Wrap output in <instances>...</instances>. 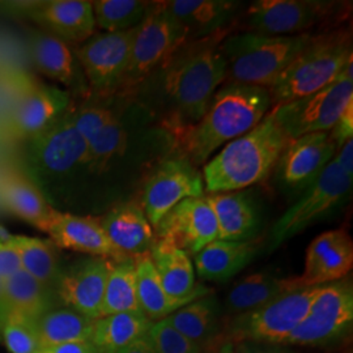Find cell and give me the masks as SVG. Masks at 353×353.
Listing matches in <instances>:
<instances>
[{
  "instance_id": "obj_26",
  "label": "cell",
  "mask_w": 353,
  "mask_h": 353,
  "mask_svg": "<svg viewBox=\"0 0 353 353\" xmlns=\"http://www.w3.org/2000/svg\"><path fill=\"white\" fill-rule=\"evenodd\" d=\"M256 250L258 243L252 240H216L194 255V268L203 280L227 281L252 262Z\"/></svg>"
},
{
  "instance_id": "obj_21",
  "label": "cell",
  "mask_w": 353,
  "mask_h": 353,
  "mask_svg": "<svg viewBox=\"0 0 353 353\" xmlns=\"http://www.w3.org/2000/svg\"><path fill=\"white\" fill-rule=\"evenodd\" d=\"M353 267V241L341 229L323 232L310 242L300 276L306 287H318L347 278Z\"/></svg>"
},
{
  "instance_id": "obj_49",
  "label": "cell",
  "mask_w": 353,
  "mask_h": 353,
  "mask_svg": "<svg viewBox=\"0 0 353 353\" xmlns=\"http://www.w3.org/2000/svg\"><path fill=\"white\" fill-rule=\"evenodd\" d=\"M217 353H236L233 351V345L230 343H227L224 345L220 347V350L217 351Z\"/></svg>"
},
{
  "instance_id": "obj_37",
  "label": "cell",
  "mask_w": 353,
  "mask_h": 353,
  "mask_svg": "<svg viewBox=\"0 0 353 353\" xmlns=\"http://www.w3.org/2000/svg\"><path fill=\"white\" fill-rule=\"evenodd\" d=\"M153 1L143 0H96L92 1L96 28L105 33H121L135 29L151 11Z\"/></svg>"
},
{
  "instance_id": "obj_18",
  "label": "cell",
  "mask_w": 353,
  "mask_h": 353,
  "mask_svg": "<svg viewBox=\"0 0 353 353\" xmlns=\"http://www.w3.org/2000/svg\"><path fill=\"white\" fill-rule=\"evenodd\" d=\"M71 106L68 90L49 84H34L26 89L13 106L7 132L13 139H30Z\"/></svg>"
},
{
  "instance_id": "obj_34",
  "label": "cell",
  "mask_w": 353,
  "mask_h": 353,
  "mask_svg": "<svg viewBox=\"0 0 353 353\" xmlns=\"http://www.w3.org/2000/svg\"><path fill=\"white\" fill-rule=\"evenodd\" d=\"M135 280L140 312L152 323L163 321L179 307L192 303L176 301L168 296L156 272V268L152 263L150 252L135 258Z\"/></svg>"
},
{
  "instance_id": "obj_23",
  "label": "cell",
  "mask_w": 353,
  "mask_h": 353,
  "mask_svg": "<svg viewBox=\"0 0 353 353\" xmlns=\"http://www.w3.org/2000/svg\"><path fill=\"white\" fill-rule=\"evenodd\" d=\"M101 227L114 248L127 258L148 254L156 240L154 232L141 205L122 203L100 217Z\"/></svg>"
},
{
  "instance_id": "obj_16",
  "label": "cell",
  "mask_w": 353,
  "mask_h": 353,
  "mask_svg": "<svg viewBox=\"0 0 353 353\" xmlns=\"http://www.w3.org/2000/svg\"><path fill=\"white\" fill-rule=\"evenodd\" d=\"M338 151L330 132H314L290 140L279 159L278 178L285 189L305 191Z\"/></svg>"
},
{
  "instance_id": "obj_3",
  "label": "cell",
  "mask_w": 353,
  "mask_h": 353,
  "mask_svg": "<svg viewBox=\"0 0 353 353\" xmlns=\"http://www.w3.org/2000/svg\"><path fill=\"white\" fill-rule=\"evenodd\" d=\"M290 141L271 110L259 125L228 143L203 165L204 191H241L265 181Z\"/></svg>"
},
{
  "instance_id": "obj_7",
  "label": "cell",
  "mask_w": 353,
  "mask_h": 353,
  "mask_svg": "<svg viewBox=\"0 0 353 353\" xmlns=\"http://www.w3.org/2000/svg\"><path fill=\"white\" fill-rule=\"evenodd\" d=\"M352 183L353 178L345 176L332 159L301 198L275 223L271 232V250L336 211L350 199Z\"/></svg>"
},
{
  "instance_id": "obj_8",
  "label": "cell",
  "mask_w": 353,
  "mask_h": 353,
  "mask_svg": "<svg viewBox=\"0 0 353 353\" xmlns=\"http://www.w3.org/2000/svg\"><path fill=\"white\" fill-rule=\"evenodd\" d=\"M353 101V63L325 88L272 108L290 139L330 132L343 110Z\"/></svg>"
},
{
  "instance_id": "obj_30",
  "label": "cell",
  "mask_w": 353,
  "mask_h": 353,
  "mask_svg": "<svg viewBox=\"0 0 353 353\" xmlns=\"http://www.w3.org/2000/svg\"><path fill=\"white\" fill-rule=\"evenodd\" d=\"M55 296L52 288L20 271L6 281V313L34 323L39 316L55 307Z\"/></svg>"
},
{
  "instance_id": "obj_12",
  "label": "cell",
  "mask_w": 353,
  "mask_h": 353,
  "mask_svg": "<svg viewBox=\"0 0 353 353\" xmlns=\"http://www.w3.org/2000/svg\"><path fill=\"white\" fill-rule=\"evenodd\" d=\"M204 195L202 173L181 154L165 159L144 183L141 208L152 228L185 199Z\"/></svg>"
},
{
  "instance_id": "obj_44",
  "label": "cell",
  "mask_w": 353,
  "mask_h": 353,
  "mask_svg": "<svg viewBox=\"0 0 353 353\" xmlns=\"http://www.w3.org/2000/svg\"><path fill=\"white\" fill-rule=\"evenodd\" d=\"M34 353H101L100 350L92 341H79V343H63L41 347Z\"/></svg>"
},
{
  "instance_id": "obj_5",
  "label": "cell",
  "mask_w": 353,
  "mask_h": 353,
  "mask_svg": "<svg viewBox=\"0 0 353 353\" xmlns=\"http://www.w3.org/2000/svg\"><path fill=\"white\" fill-rule=\"evenodd\" d=\"M313 37L310 33L280 37L254 32L228 34L221 42L228 79L268 89Z\"/></svg>"
},
{
  "instance_id": "obj_46",
  "label": "cell",
  "mask_w": 353,
  "mask_h": 353,
  "mask_svg": "<svg viewBox=\"0 0 353 353\" xmlns=\"http://www.w3.org/2000/svg\"><path fill=\"white\" fill-rule=\"evenodd\" d=\"M118 353H157L156 348L153 345L150 334L143 336L139 341L132 343L131 345H128L125 350H122L121 352Z\"/></svg>"
},
{
  "instance_id": "obj_24",
  "label": "cell",
  "mask_w": 353,
  "mask_h": 353,
  "mask_svg": "<svg viewBox=\"0 0 353 353\" xmlns=\"http://www.w3.org/2000/svg\"><path fill=\"white\" fill-rule=\"evenodd\" d=\"M152 263L168 296L176 301H194L211 293L196 283L189 254L164 240L156 239L150 250Z\"/></svg>"
},
{
  "instance_id": "obj_11",
  "label": "cell",
  "mask_w": 353,
  "mask_h": 353,
  "mask_svg": "<svg viewBox=\"0 0 353 353\" xmlns=\"http://www.w3.org/2000/svg\"><path fill=\"white\" fill-rule=\"evenodd\" d=\"M135 29L121 33H94L74 48L89 92L99 99L118 93L126 74Z\"/></svg>"
},
{
  "instance_id": "obj_9",
  "label": "cell",
  "mask_w": 353,
  "mask_h": 353,
  "mask_svg": "<svg viewBox=\"0 0 353 353\" xmlns=\"http://www.w3.org/2000/svg\"><path fill=\"white\" fill-rule=\"evenodd\" d=\"M321 285L305 287L283 294L263 306L234 316L228 335L230 341L256 344H281L307 316Z\"/></svg>"
},
{
  "instance_id": "obj_15",
  "label": "cell",
  "mask_w": 353,
  "mask_h": 353,
  "mask_svg": "<svg viewBox=\"0 0 353 353\" xmlns=\"http://www.w3.org/2000/svg\"><path fill=\"white\" fill-rule=\"evenodd\" d=\"M330 7L326 1L259 0L246 13L248 26L263 36L303 34L327 16Z\"/></svg>"
},
{
  "instance_id": "obj_6",
  "label": "cell",
  "mask_w": 353,
  "mask_h": 353,
  "mask_svg": "<svg viewBox=\"0 0 353 353\" xmlns=\"http://www.w3.org/2000/svg\"><path fill=\"white\" fill-rule=\"evenodd\" d=\"M186 41H189L186 29L169 12L164 1H153L151 11L137 28L126 74L118 93L122 96L137 93L140 85Z\"/></svg>"
},
{
  "instance_id": "obj_33",
  "label": "cell",
  "mask_w": 353,
  "mask_h": 353,
  "mask_svg": "<svg viewBox=\"0 0 353 353\" xmlns=\"http://www.w3.org/2000/svg\"><path fill=\"white\" fill-rule=\"evenodd\" d=\"M34 328L39 348L63 343L90 341L94 319L67 306L52 307L38 318Z\"/></svg>"
},
{
  "instance_id": "obj_4",
  "label": "cell",
  "mask_w": 353,
  "mask_h": 353,
  "mask_svg": "<svg viewBox=\"0 0 353 353\" xmlns=\"http://www.w3.org/2000/svg\"><path fill=\"white\" fill-rule=\"evenodd\" d=\"M352 63L351 32L343 29L313 37L268 88L272 108L325 88Z\"/></svg>"
},
{
  "instance_id": "obj_32",
  "label": "cell",
  "mask_w": 353,
  "mask_h": 353,
  "mask_svg": "<svg viewBox=\"0 0 353 353\" xmlns=\"http://www.w3.org/2000/svg\"><path fill=\"white\" fill-rule=\"evenodd\" d=\"M219 303L212 293L179 307L165 318L170 326L201 350L214 341L219 326Z\"/></svg>"
},
{
  "instance_id": "obj_27",
  "label": "cell",
  "mask_w": 353,
  "mask_h": 353,
  "mask_svg": "<svg viewBox=\"0 0 353 353\" xmlns=\"http://www.w3.org/2000/svg\"><path fill=\"white\" fill-rule=\"evenodd\" d=\"M305 287L300 276L281 278L271 272H256L242 279L229 290L225 307L229 314L240 316Z\"/></svg>"
},
{
  "instance_id": "obj_10",
  "label": "cell",
  "mask_w": 353,
  "mask_h": 353,
  "mask_svg": "<svg viewBox=\"0 0 353 353\" xmlns=\"http://www.w3.org/2000/svg\"><path fill=\"white\" fill-rule=\"evenodd\" d=\"M352 280L341 279L321 285L307 316L281 345L321 347L344 338L352 328Z\"/></svg>"
},
{
  "instance_id": "obj_13",
  "label": "cell",
  "mask_w": 353,
  "mask_h": 353,
  "mask_svg": "<svg viewBox=\"0 0 353 353\" xmlns=\"http://www.w3.org/2000/svg\"><path fill=\"white\" fill-rule=\"evenodd\" d=\"M29 140V160L34 170L62 178L87 166L88 144L72 122L70 109Z\"/></svg>"
},
{
  "instance_id": "obj_25",
  "label": "cell",
  "mask_w": 353,
  "mask_h": 353,
  "mask_svg": "<svg viewBox=\"0 0 353 353\" xmlns=\"http://www.w3.org/2000/svg\"><path fill=\"white\" fill-rule=\"evenodd\" d=\"M164 3L169 12L186 29L189 41L211 37L225 30L242 4L232 0H172Z\"/></svg>"
},
{
  "instance_id": "obj_39",
  "label": "cell",
  "mask_w": 353,
  "mask_h": 353,
  "mask_svg": "<svg viewBox=\"0 0 353 353\" xmlns=\"http://www.w3.org/2000/svg\"><path fill=\"white\" fill-rule=\"evenodd\" d=\"M0 339L11 353H34L39 348L34 323L7 313L0 318Z\"/></svg>"
},
{
  "instance_id": "obj_20",
  "label": "cell",
  "mask_w": 353,
  "mask_h": 353,
  "mask_svg": "<svg viewBox=\"0 0 353 353\" xmlns=\"http://www.w3.org/2000/svg\"><path fill=\"white\" fill-rule=\"evenodd\" d=\"M26 17L70 46L83 43L97 29L92 1L88 0H42Z\"/></svg>"
},
{
  "instance_id": "obj_22",
  "label": "cell",
  "mask_w": 353,
  "mask_h": 353,
  "mask_svg": "<svg viewBox=\"0 0 353 353\" xmlns=\"http://www.w3.org/2000/svg\"><path fill=\"white\" fill-rule=\"evenodd\" d=\"M28 38L32 62L42 75L61 83L76 94L88 93L85 76L72 46L41 29L30 30Z\"/></svg>"
},
{
  "instance_id": "obj_31",
  "label": "cell",
  "mask_w": 353,
  "mask_h": 353,
  "mask_svg": "<svg viewBox=\"0 0 353 353\" xmlns=\"http://www.w3.org/2000/svg\"><path fill=\"white\" fill-rule=\"evenodd\" d=\"M152 322L141 312H125L94 321L92 343L101 353H118L150 334Z\"/></svg>"
},
{
  "instance_id": "obj_47",
  "label": "cell",
  "mask_w": 353,
  "mask_h": 353,
  "mask_svg": "<svg viewBox=\"0 0 353 353\" xmlns=\"http://www.w3.org/2000/svg\"><path fill=\"white\" fill-rule=\"evenodd\" d=\"M237 353H290L281 348L265 347L256 343H242Z\"/></svg>"
},
{
  "instance_id": "obj_19",
  "label": "cell",
  "mask_w": 353,
  "mask_h": 353,
  "mask_svg": "<svg viewBox=\"0 0 353 353\" xmlns=\"http://www.w3.org/2000/svg\"><path fill=\"white\" fill-rule=\"evenodd\" d=\"M42 232L48 233L51 242L61 249L112 261L127 258L118 252L108 239L102 229L100 217L65 214L52 208Z\"/></svg>"
},
{
  "instance_id": "obj_29",
  "label": "cell",
  "mask_w": 353,
  "mask_h": 353,
  "mask_svg": "<svg viewBox=\"0 0 353 353\" xmlns=\"http://www.w3.org/2000/svg\"><path fill=\"white\" fill-rule=\"evenodd\" d=\"M0 204L39 230H42L52 210L37 186L14 170L0 174Z\"/></svg>"
},
{
  "instance_id": "obj_48",
  "label": "cell",
  "mask_w": 353,
  "mask_h": 353,
  "mask_svg": "<svg viewBox=\"0 0 353 353\" xmlns=\"http://www.w3.org/2000/svg\"><path fill=\"white\" fill-rule=\"evenodd\" d=\"M6 314V281L0 279V318Z\"/></svg>"
},
{
  "instance_id": "obj_35",
  "label": "cell",
  "mask_w": 353,
  "mask_h": 353,
  "mask_svg": "<svg viewBox=\"0 0 353 353\" xmlns=\"http://www.w3.org/2000/svg\"><path fill=\"white\" fill-rule=\"evenodd\" d=\"M21 259L23 271L55 290L62 268L58 248L50 240L28 236L10 237Z\"/></svg>"
},
{
  "instance_id": "obj_14",
  "label": "cell",
  "mask_w": 353,
  "mask_h": 353,
  "mask_svg": "<svg viewBox=\"0 0 353 353\" xmlns=\"http://www.w3.org/2000/svg\"><path fill=\"white\" fill-rule=\"evenodd\" d=\"M156 239L164 240L190 256L219 240V228L208 195L178 203L153 228Z\"/></svg>"
},
{
  "instance_id": "obj_45",
  "label": "cell",
  "mask_w": 353,
  "mask_h": 353,
  "mask_svg": "<svg viewBox=\"0 0 353 353\" xmlns=\"http://www.w3.org/2000/svg\"><path fill=\"white\" fill-rule=\"evenodd\" d=\"M335 163L345 176L353 178V139L347 140L334 156Z\"/></svg>"
},
{
  "instance_id": "obj_40",
  "label": "cell",
  "mask_w": 353,
  "mask_h": 353,
  "mask_svg": "<svg viewBox=\"0 0 353 353\" xmlns=\"http://www.w3.org/2000/svg\"><path fill=\"white\" fill-rule=\"evenodd\" d=\"M70 113L76 130L87 143L118 114L109 105L94 100L85 102L76 109L70 106Z\"/></svg>"
},
{
  "instance_id": "obj_2",
  "label": "cell",
  "mask_w": 353,
  "mask_h": 353,
  "mask_svg": "<svg viewBox=\"0 0 353 353\" xmlns=\"http://www.w3.org/2000/svg\"><path fill=\"white\" fill-rule=\"evenodd\" d=\"M272 110L268 89L229 81L220 87L202 118L176 132L179 154L196 168L216 151L249 132Z\"/></svg>"
},
{
  "instance_id": "obj_38",
  "label": "cell",
  "mask_w": 353,
  "mask_h": 353,
  "mask_svg": "<svg viewBox=\"0 0 353 353\" xmlns=\"http://www.w3.org/2000/svg\"><path fill=\"white\" fill-rule=\"evenodd\" d=\"M87 168L90 172L101 173L115 159L121 157L128 145V132L121 117L117 114L113 119L97 132L88 143Z\"/></svg>"
},
{
  "instance_id": "obj_42",
  "label": "cell",
  "mask_w": 353,
  "mask_h": 353,
  "mask_svg": "<svg viewBox=\"0 0 353 353\" xmlns=\"http://www.w3.org/2000/svg\"><path fill=\"white\" fill-rule=\"evenodd\" d=\"M23 271L21 259L11 239L0 240V279L7 281L17 272Z\"/></svg>"
},
{
  "instance_id": "obj_36",
  "label": "cell",
  "mask_w": 353,
  "mask_h": 353,
  "mask_svg": "<svg viewBox=\"0 0 353 353\" xmlns=\"http://www.w3.org/2000/svg\"><path fill=\"white\" fill-rule=\"evenodd\" d=\"M125 312H140L137 297L135 259H110L102 300L101 316Z\"/></svg>"
},
{
  "instance_id": "obj_28",
  "label": "cell",
  "mask_w": 353,
  "mask_h": 353,
  "mask_svg": "<svg viewBox=\"0 0 353 353\" xmlns=\"http://www.w3.org/2000/svg\"><path fill=\"white\" fill-rule=\"evenodd\" d=\"M214 208L219 240L250 241L259 227V214L252 196L245 191L208 195Z\"/></svg>"
},
{
  "instance_id": "obj_1",
  "label": "cell",
  "mask_w": 353,
  "mask_h": 353,
  "mask_svg": "<svg viewBox=\"0 0 353 353\" xmlns=\"http://www.w3.org/2000/svg\"><path fill=\"white\" fill-rule=\"evenodd\" d=\"M227 29L202 39L182 43L150 77L160 80L165 122L170 131L196 123L216 90L228 79V63L221 49Z\"/></svg>"
},
{
  "instance_id": "obj_17",
  "label": "cell",
  "mask_w": 353,
  "mask_h": 353,
  "mask_svg": "<svg viewBox=\"0 0 353 353\" xmlns=\"http://www.w3.org/2000/svg\"><path fill=\"white\" fill-rule=\"evenodd\" d=\"M110 259L92 256L62 270L55 293L64 306L88 316L101 318L102 300Z\"/></svg>"
},
{
  "instance_id": "obj_43",
  "label": "cell",
  "mask_w": 353,
  "mask_h": 353,
  "mask_svg": "<svg viewBox=\"0 0 353 353\" xmlns=\"http://www.w3.org/2000/svg\"><path fill=\"white\" fill-rule=\"evenodd\" d=\"M330 137L336 144L338 150L347 140L352 139L353 137V101L347 105V108L343 110L339 119L331 128Z\"/></svg>"
},
{
  "instance_id": "obj_41",
  "label": "cell",
  "mask_w": 353,
  "mask_h": 353,
  "mask_svg": "<svg viewBox=\"0 0 353 353\" xmlns=\"http://www.w3.org/2000/svg\"><path fill=\"white\" fill-rule=\"evenodd\" d=\"M150 336L157 353H202L203 351L172 327L166 319L152 323Z\"/></svg>"
}]
</instances>
